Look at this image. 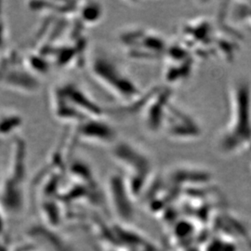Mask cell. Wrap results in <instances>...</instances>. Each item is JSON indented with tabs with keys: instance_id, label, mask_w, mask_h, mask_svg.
Returning <instances> with one entry per match:
<instances>
[{
	"instance_id": "cell-1",
	"label": "cell",
	"mask_w": 251,
	"mask_h": 251,
	"mask_svg": "<svg viewBox=\"0 0 251 251\" xmlns=\"http://www.w3.org/2000/svg\"><path fill=\"white\" fill-rule=\"evenodd\" d=\"M225 156L251 152V81L239 77L229 89V117L217 142Z\"/></svg>"
},
{
	"instance_id": "cell-4",
	"label": "cell",
	"mask_w": 251,
	"mask_h": 251,
	"mask_svg": "<svg viewBox=\"0 0 251 251\" xmlns=\"http://www.w3.org/2000/svg\"><path fill=\"white\" fill-rule=\"evenodd\" d=\"M115 160L121 168L128 172V178L135 179V182L142 183L152 171L150 157L139 147L125 142H118L113 151Z\"/></svg>"
},
{
	"instance_id": "cell-5",
	"label": "cell",
	"mask_w": 251,
	"mask_h": 251,
	"mask_svg": "<svg viewBox=\"0 0 251 251\" xmlns=\"http://www.w3.org/2000/svg\"><path fill=\"white\" fill-rule=\"evenodd\" d=\"M163 128L171 139L180 142L196 140L202 134V129L194 117L172 105L168 112Z\"/></svg>"
},
{
	"instance_id": "cell-8",
	"label": "cell",
	"mask_w": 251,
	"mask_h": 251,
	"mask_svg": "<svg viewBox=\"0 0 251 251\" xmlns=\"http://www.w3.org/2000/svg\"><path fill=\"white\" fill-rule=\"evenodd\" d=\"M6 39H7V33H6V26H5V23L2 18V11L0 9V53L2 51V49L6 43Z\"/></svg>"
},
{
	"instance_id": "cell-7",
	"label": "cell",
	"mask_w": 251,
	"mask_h": 251,
	"mask_svg": "<svg viewBox=\"0 0 251 251\" xmlns=\"http://www.w3.org/2000/svg\"><path fill=\"white\" fill-rule=\"evenodd\" d=\"M101 8L98 4L89 3L87 7H83L80 10V16L84 24H97L101 17Z\"/></svg>"
},
{
	"instance_id": "cell-2",
	"label": "cell",
	"mask_w": 251,
	"mask_h": 251,
	"mask_svg": "<svg viewBox=\"0 0 251 251\" xmlns=\"http://www.w3.org/2000/svg\"><path fill=\"white\" fill-rule=\"evenodd\" d=\"M90 71L96 83L121 102L132 103L144 95L117 61L101 50L93 51L90 56Z\"/></svg>"
},
{
	"instance_id": "cell-3",
	"label": "cell",
	"mask_w": 251,
	"mask_h": 251,
	"mask_svg": "<svg viewBox=\"0 0 251 251\" xmlns=\"http://www.w3.org/2000/svg\"><path fill=\"white\" fill-rule=\"evenodd\" d=\"M54 116L59 120L71 122L102 117L101 109L79 86L65 82L54 87L50 94Z\"/></svg>"
},
{
	"instance_id": "cell-6",
	"label": "cell",
	"mask_w": 251,
	"mask_h": 251,
	"mask_svg": "<svg viewBox=\"0 0 251 251\" xmlns=\"http://www.w3.org/2000/svg\"><path fill=\"white\" fill-rule=\"evenodd\" d=\"M76 134L82 141L90 144L109 145L116 141L115 129L102 117L89 118L78 123Z\"/></svg>"
}]
</instances>
